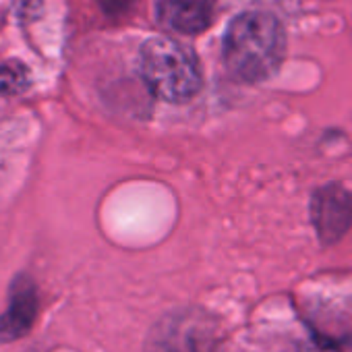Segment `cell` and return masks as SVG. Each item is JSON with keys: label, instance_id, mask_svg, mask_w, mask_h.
<instances>
[{"label": "cell", "instance_id": "277c9868", "mask_svg": "<svg viewBox=\"0 0 352 352\" xmlns=\"http://www.w3.org/2000/svg\"><path fill=\"white\" fill-rule=\"evenodd\" d=\"M315 232L323 245L338 243L352 226V195L340 185H325L311 201Z\"/></svg>", "mask_w": 352, "mask_h": 352}, {"label": "cell", "instance_id": "6da1fadb", "mask_svg": "<svg viewBox=\"0 0 352 352\" xmlns=\"http://www.w3.org/2000/svg\"><path fill=\"white\" fill-rule=\"evenodd\" d=\"M286 38L280 21L267 13H245L224 34V63L245 83H259L272 77L284 60Z\"/></svg>", "mask_w": 352, "mask_h": 352}, {"label": "cell", "instance_id": "7a4b0ae2", "mask_svg": "<svg viewBox=\"0 0 352 352\" xmlns=\"http://www.w3.org/2000/svg\"><path fill=\"white\" fill-rule=\"evenodd\" d=\"M139 69L149 91L170 104H183L201 89L195 54L172 38H151L141 46Z\"/></svg>", "mask_w": 352, "mask_h": 352}, {"label": "cell", "instance_id": "3957f363", "mask_svg": "<svg viewBox=\"0 0 352 352\" xmlns=\"http://www.w3.org/2000/svg\"><path fill=\"white\" fill-rule=\"evenodd\" d=\"M216 331L214 323L201 315L168 317L164 325L149 340L147 352H214Z\"/></svg>", "mask_w": 352, "mask_h": 352}, {"label": "cell", "instance_id": "ba28073f", "mask_svg": "<svg viewBox=\"0 0 352 352\" xmlns=\"http://www.w3.org/2000/svg\"><path fill=\"white\" fill-rule=\"evenodd\" d=\"M98 3H100V9L104 11L106 17L122 19L124 15H129L133 11L137 0H98Z\"/></svg>", "mask_w": 352, "mask_h": 352}, {"label": "cell", "instance_id": "52a82bcc", "mask_svg": "<svg viewBox=\"0 0 352 352\" xmlns=\"http://www.w3.org/2000/svg\"><path fill=\"white\" fill-rule=\"evenodd\" d=\"M32 83L30 67L21 60H5L0 63V96L15 98L23 94Z\"/></svg>", "mask_w": 352, "mask_h": 352}, {"label": "cell", "instance_id": "8992f818", "mask_svg": "<svg viewBox=\"0 0 352 352\" xmlns=\"http://www.w3.org/2000/svg\"><path fill=\"white\" fill-rule=\"evenodd\" d=\"M157 21L183 36H197L214 21V7L210 0H157Z\"/></svg>", "mask_w": 352, "mask_h": 352}, {"label": "cell", "instance_id": "5b68a950", "mask_svg": "<svg viewBox=\"0 0 352 352\" xmlns=\"http://www.w3.org/2000/svg\"><path fill=\"white\" fill-rule=\"evenodd\" d=\"M40 313V294L36 282L21 274L9 290L7 311L0 315V344L15 342L30 333Z\"/></svg>", "mask_w": 352, "mask_h": 352}, {"label": "cell", "instance_id": "9c48e42d", "mask_svg": "<svg viewBox=\"0 0 352 352\" xmlns=\"http://www.w3.org/2000/svg\"><path fill=\"white\" fill-rule=\"evenodd\" d=\"M288 352H336L333 348H327L319 342H298Z\"/></svg>", "mask_w": 352, "mask_h": 352}]
</instances>
